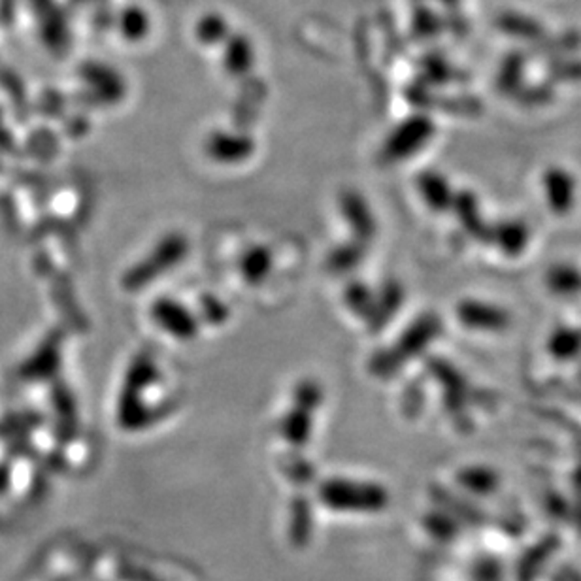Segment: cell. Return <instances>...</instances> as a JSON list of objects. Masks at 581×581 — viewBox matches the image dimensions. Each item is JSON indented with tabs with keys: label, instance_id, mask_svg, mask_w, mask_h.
<instances>
[{
	"label": "cell",
	"instance_id": "1",
	"mask_svg": "<svg viewBox=\"0 0 581 581\" xmlns=\"http://www.w3.org/2000/svg\"><path fill=\"white\" fill-rule=\"evenodd\" d=\"M440 323L434 316H423L414 325L408 327L399 342L389 350L379 351L370 359V372L378 378H391L402 370L409 359L418 357L438 334Z\"/></svg>",
	"mask_w": 581,
	"mask_h": 581
},
{
	"label": "cell",
	"instance_id": "2",
	"mask_svg": "<svg viewBox=\"0 0 581 581\" xmlns=\"http://www.w3.org/2000/svg\"><path fill=\"white\" fill-rule=\"evenodd\" d=\"M187 251H189V244L182 234H168L164 240L159 241V246L153 250V253L142 264H138V269L131 274V285L133 287L148 285L166 271L176 269L187 255Z\"/></svg>",
	"mask_w": 581,
	"mask_h": 581
},
{
	"label": "cell",
	"instance_id": "3",
	"mask_svg": "<svg viewBox=\"0 0 581 581\" xmlns=\"http://www.w3.org/2000/svg\"><path fill=\"white\" fill-rule=\"evenodd\" d=\"M323 497L338 507H381L387 500L381 487L346 479L329 481L323 487Z\"/></svg>",
	"mask_w": 581,
	"mask_h": 581
},
{
	"label": "cell",
	"instance_id": "4",
	"mask_svg": "<svg viewBox=\"0 0 581 581\" xmlns=\"http://www.w3.org/2000/svg\"><path fill=\"white\" fill-rule=\"evenodd\" d=\"M152 316L162 330L178 338V340L187 342L199 334V320L195 313L172 299L157 300L152 308Z\"/></svg>",
	"mask_w": 581,
	"mask_h": 581
},
{
	"label": "cell",
	"instance_id": "5",
	"mask_svg": "<svg viewBox=\"0 0 581 581\" xmlns=\"http://www.w3.org/2000/svg\"><path fill=\"white\" fill-rule=\"evenodd\" d=\"M159 378L155 362L150 357H140L131 372V402L127 404V416L131 425H148L155 419L150 409L142 404V393L148 385H152Z\"/></svg>",
	"mask_w": 581,
	"mask_h": 581
},
{
	"label": "cell",
	"instance_id": "6",
	"mask_svg": "<svg viewBox=\"0 0 581 581\" xmlns=\"http://www.w3.org/2000/svg\"><path fill=\"white\" fill-rule=\"evenodd\" d=\"M427 136L428 127L423 121H414V123L404 125L399 133H395V136L389 142H387L383 150V159L395 162L411 157V153H416L421 148Z\"/></svg>",
	"mask_w": 581,
	"mask_h": 581
},
{
	"label": "cell",
	"instance_id": "7",
	"mask_svg": "<svg viewBox=\"0 0 581 581\" xmlns=\"http://www.w3.org/2000/svg\"><path fill=\"white\" fill-rule=\"evenodd\" d=\"M342 213L360 241H369L376 234L374 215L367 201L357 192H346L342 197Z\"/></svg>",
	"mask_w": 581,
	"mask_h": 581
},
{
	"label": "cell",
	"instance_id": "8",
	"mask_svg": "<svg viewBox=\"0 0 581 581\" xmlns=\"http://www.w3.org/2000/svg\"><path fill=\"white\" fill-rule=\"evenodd\" d=\"M253 143L250 138H234L227 134L213 136L208 143V153L220 162H238L251 155Z\"/></svg>",
	"mask_w": 581,
	"mask_h": 581
},
{
	"label": "cell",
	"instance_id": "9",
	"mask_svg": "<svg viewBox=\"0 0 581 581\" xmlns=\"http://www.w3.org/2000/svg\"><path fill=\"white\" fill-rule=\"evenodd\" d=\"M272 271V253L262 246L251 248L240 261V272L248 283L257 285L266 280Z\"/></svg>",
	"mask_w": 581,
	"mask_h": 581
},
{
	"label": "cell",
	"instance_id": "10",
	"mask_svg": "<svg viewBox=\"0 0 581 581\" xmlns=\"http://www.w3.org/2000/svg\"><path fill=\"white\" fill-rule=\"evenodd\" d=\"M311 414L313 411L295 406L281 421V432L289 444L304 446L311 434Z\"/></svg>",
	"mask_w": 581,
	"mask_h": 581
},
{
	"label": "cell",
	"instance_id": "11",
	"mask_svg": "<svg viewBox=\"0 0 581 581\" xmlns=\"http://www.w3.org/2000/svg\"><path fill=\"white\" fill-rule=\"evenodd\" d=\"M418 185L425 202L432 210H446L451 204V191L442 176L434 172H425L419 176Z\"/></svg>",
	"mask_w": 581,
	"mask_h": 581
},
{
	"label": "cell",
	"instance_id": "12",
	"mask_svg": "<svg viewBox=\"0 0 581 581\" xmlns=\"http://www.w3.org/2000/svg\"><path fill=\"white\" fill-rule=\"evenodd\" d=\"M402 302V289L399 283H389L385 285L383 293H381V300H374V310L372 316L369 318L372 323V329H381L387 321H389L395 313L399 311Z\"/></svg>",
	"mask_w": 581,
	"mask_h": 581
},
{
	"label": "cell",
	"instance_id": "13",
	"mask_svg": "<svg viewBox=\"0 0 581 581\" xmlns=\"http://www.w3.org/2000/svg\"><path fill=\"white\" fill-rule=\"evenodd\" d=\"M458 316H461L463 323L468 327H497L500 325L498 311L493 308H487L483 304L467 302L458 308Z\"/></svg>",
	"mask_w": 581,
	"mask_h": 581
},
{
	"label": "cell",
	"instance_id": "14",
	"mask_svg": "<svg viewBox=\"0 0 581 581\" xmlns=\"http://www.w3.org/2000/svg\"><path fill=\"white\" fill-rule=\"evenodd\" d=\"M362 253L365 251L357 244H346L342 248H336L329 255V269L332 272H348L360 262Z\"/></svg>",
	"mask_w": 581,
	"mask_h": 581
},
{
	"label": "cell",
	"instance_id": "15",
	"mask_svg": "<svg viewBox=\"0 0 581 581\" xmlns=\"http://www.w3.org/2000/svg\"><path fill=\"white\" fill-rule=\"evenodd\" d=\"M374 300L376 299L370 295L369 287H365L362 283H351L346 290V302L357 316L370 318L374 310Z\"/></svg>",
	"mask_w": 581,
	"mask_h": 581
},
{
	"label": "cell",
	"instance_id": "16",
	"mask_svg": "<svg viewBox=\"0 0 581 581\" xmlns=\"http://www.w3.org/2000/svg\"><path fill=\"white\" fill-rule=\"evenodd\" d=\"M323 400L321 387L316 381H302L295 391V406L313 411Z\"/></svg>",
	"mask_w": 581,
	"mask_h": 581
},
{
	"label": "cell",
	"instance_id": "17",
	"mask_svg": "<svg viewBox=\"0 0 581 581\" xmlns=\"http://www.w3.org/2000/svg\"><path fill=\"white\" fill-rule=\"evenodd\" d=\"M204 304V316L210 323H222L227 318V308L220 300L206 299Z\"/></svg>",
	"mask_w": 581,
	"mask_h": 581
}]
</instances>
